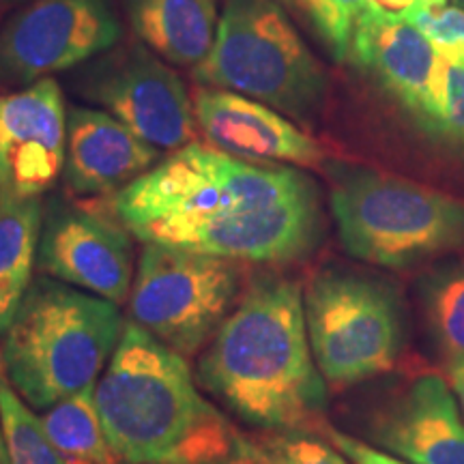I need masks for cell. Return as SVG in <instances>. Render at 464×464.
<instances>
[{
    "label": "cell",
    "mask_w": 464,
    "mask_h": 464,
    "mask_svg": "<svg viewBox=\"0 0 464 464\" xmlns=\"http://www.w3.org/2000/svg\"><path fill=\"white\" fill-rule=\"evenodd\" d=\"M196 127L208 147L256 164L321 168L324 149L277 110L239 92L196 86Z\"/></svg>",
    "instance_id": "5bb4252c"
},
{
    "label": "cell",
    "mask_w": 464,
    "mask_h": 464,
    "mask_svg": "<svg viewBox=\"0 0 464 464\" xmlns=\"http://www.w3.org/2000/svg\"><path fill=\"white\" fill-rule=\"evenodd\" d=\"M42 219V198L0 202V335L7 334L33 284Z\"/></svg>",
    "instance_id": "ac0fdd59"
},
{
    "label": "cell",
    "mask_w": 464,
    "mask_h": 464,
    "mask_svg": "<svg viewBox=\"0 0 464 464\" xmlns=\"http://www.w3.org/2000/svg\"><path fill=\"white\" fill-rule=\"evenodd\" d=\"M95 385L73 393L72 398L50 406L48 411H42L44 415H39L54 448L72 464H119L103 430Z\"/></svg>",
    "instance_id": "d6986e66"
},
{
    "label": "cell",
    "mask_w": 464,
    "mask_h": 464,
    "mask_svg": "<svg viewBox=\"0 0 464 464\" xmlns=\"http://www.w3.org/2000/svg\"><path fill=\"white\" fill-rule=\"evenodd\" d=\"M321 434L327 437L329 443H332L340 454H344L346 460L351 464H411L402 460V458H396L387 454V451L374 448V445L365 443V440L348 437V434L335 430L329 423L323 428Z\"/></svg>",
    "instance_id": "d4e9b609"
},
{
    "label": "cell",
    "mask_w": 464,
    "mask_h": 464,
    "mask_svg": "<svg viewBox=\"0 0 464 464\" xmlns=\"http://www.w3.org/2000/svg\"><path fill=\"white\" fill-rule=\"evenodd\" d=\"M5 5H20V3H26V0H3Z\"/></svg>",
    "instance_id": "f1b7e54d"
},
{
    "label": "cell",
    "mask_w": 464,
    "mask_h": 464,
    "mask_svg": "<svg viewBox=\"0 0 464 464\" xmlns=\"http://www.w3.org/2000/svg\"><path fill=\"white\" fill-rule=\"evenodd\" d=\"M194 80L299 121L321 110L329 82L276 0H226L216 44Z\"/></svg>",
    "instance_id": "8992f818"
},
{
    "label": "cell",
    "mask_w": 464,
    "mask_h": 464,
    "mask_svg": "<svg viewBox=\"0 0 464 464\" xmlns=\"http://www.w3.org/2000/svg\"><path fill=\"white\" fill-rule=\"evenodd\" d=\"M78 89L158 150L188 147L198 131L183 80L144 44H127L92 61Z\"/></svg>",
    "instance_id": "9c48e42d"
},
{
    "label": "cell",
    "mask_w": 464,
    "mask_h": 464,
    "mask_svg": "<svg viewBox=\"0 0 464 464\" xmlns=\"http://www.w3.org/2000/svg\"><path fill=\"white\" fill-rule=\"evenodd\" d=\"M37 269L52 280L123 305L136 276L131 232L114 213L110 218L56 198L44 207Z\"/></svg>",
    "instance_id": "8fae6325"
},
{
    "label": "cell",
    "mask_w": 464,
    "mask_h": 464,
    "mask_svg": "<svg viewBox=\"0 0 464 464\" xmlns=\"http://www.w3.org/2000/svg\"><path fill=\"white\" fill-rule=\"evenodd\" d=\"M0 423L11 464H72L52 443L42 417L34 413L0 372Z\"/></svg>",
    "instance_id": "44dd1931"
},
{
    "label": "cell",
    "mask_w": 464,
    "mask_h": 464,
    "mask_svg": "<svg viewBox=\"0 0 464 464\" xmlns=\"http://www.w3.org/2000/svg\"><path fill=\"white\" fill-rule=\"evenodd\" d=\"M196 379L202 392L256 430L321 434L329 385L312 355L299 282L265 274L246 284L198 355Z\"/></svg>",
    "instance_id": "7a4b0ae2"
},
{
    "label": "cell",
    "mask_w": 464,
    "mask_h": 464,
    "mask_svg": "<svg viewBox=\"0 0 464 464\" xmlns=\"http://www.w3.org/2000/svg\"><path fill=\"white\" fill-rule=\"evenodd\" d=\"M370 7L382 11V14L404 15V11L413 5V0H368Z\"/></svg>",
    "instance_id": "4316f807"
},
{
    "label": "cell",
    "mask_w": 464,
    "mask_h": 464,
    "mask_svg": "<svg viewBox=\"0 0 464 464\" xmlns=\"http://www.w3.org/2000/svg\"><path fill=\"white\" fill-rule=\"evenodd\" d=\"M0 464H11L9 450H7V439H5L3 423H0Z\"/></svg>",
    "instance_id": "83f0119b"
},
{
    "label": "cell",
    "mask_w": 464,
    "mask_h": 464,
    "mask_svg": "<svg viewBox=\"0 0 464 464\" xmlns=\"http://www.w3.org/2000/svg\"><path fill=\"white\" fill-rule=\"evenodd\" d=\"M243 288L237 260L144 243L131 284L130 321L189 362L230 316Z\"/></svg>",
    "instance_id": "ba28073f"
},
{
    "label": "cell",
    "mask_w": 464,
    "mask_h": 464,
    "mask_svg": "<svg viewBox=\"0 0 464 464\" xmlns=\"http://www.w3.org/2000/svg\"><path fill=\"white\" fill-rule=\"evenodd\" d=\"M230 464H249V462H246V460H241V458H239V460H235V462H230Z\"/></svg>",
    "instance_id": "f546056e"
},
{
    "label": "cell",
    "mask_w": 464,
    "mask_h": 464,
    "mask_svg": "<svg viewBox=\"0 0 464 464\" xmlns=\"http://www.w3.org/2000/svg\"><path fill=\"white\" fill-rule=\"evenodd\" d=\"M351 58L382 89L434 133L445 97V58L402 15L368 7L353 37Z\"/></svg>",
    "instance_id": "4fadbf2b"
},
{
    "label": "cell",
    "mask_w": 464,
    "mask_h": 464,
    "mask_svg": "<svg viewBox=\"0 0 464 464\" xmlns=\"http://www.w3.org/2000/svg\"><path fill=\"white\" fill-rule=\"evenodd\" d=\"M121 305L48 276L28 288L0 344V372L34 411L95 385L125 329Z\"/></svg>",
    "instance_id": "277c9868"
},
{
    "label": "cell",
    "mask_w": 464,
    "mask_h": 464,
    "mask_svg": "<svg viewBox=\"0 0 464 464\" xmlns=\"http://www.w3.org/2000/svg\"><path fill=\"white\" fill-rule=\"evenodd\" d=\"M310 24L335 61L351 58L353 37L368 0H282Z\"/></svg>",
    "instance_id": "603a6c76"
},
{
    "label": "cell",
    "mask_w": 464,
    "mask_h": 464,
    "mask_svg": "<svg viewBox=\"0 0 464 464\" xmlns=\"http://www.w3.org/2000/svg\"><path fill=\"white\" fill-rule=\"evenodd\" d=\"M239 458L249 464H351L321 434L301 430L241 432Z\"/></svg>",
    "instance_id": "7402d4cb"
},
{
    "label": "cell",
    "mask_w": 464,
    "mask_h": 464,
    "mask_svg": "<svg viewBox=\"0 0 464 464\" xmlns=\"http://www.w3.org/2000/svg\"><path fill=\"white\" fill-rule=\"evenodd\" d=\"M110 211L142 243L237 263H295L323 237L321 196L307 174L200 142L112 194Z\"/></svg>",
    "instance_id": "6da1fadb"
},
{
    "label": "cell",
    "mask_w": 464,
    "mask_h": 464,
    "mask_svg": "<svg viewBox=\"0 0 464 464\" xmlns=\"http://www.w3.org/2000/svg\"><path fill=\"white\" fill-rule=\"evenodd\" d=\"M332 216L342 247L362 263L409 269L464 247V202L357 166H332Z\"/></svg>",
    "instance_id": "5b68a950"
},
{
    "label": "cell",
    "mask_w": 464,
    "mask_h": 464,
    "mask_svg": "<svg viewBox=\"0 0 464 464\" xmlns=\"http://www.w3.org/2000/svg\"><path fill=\"white\" fill-rule=\"evenodd\" d=\"M67 116L54 78L0 95V202L42 198L65 170Z\"/></svg>",
    "instance_id": "7c38bea8"
},
{
    "label": "cell",
    "mask_w": 464,
    "mask_h": 464,
    "mask_svg": "<svg viewBox=\"0 0 464 464\" xmlns=\"http://www.w3.org/2000/svg\"><path fill=\"white\" fill-rule=\"evenodd\" d=\"M448 381L464 415V362L448 365Z\"/></svg>",
    "instance_id": "484cf974"
},
{
    "label": "cell",
    "mask_w": 464,
    "mask_h": 464,
    "mask_svg": "<svg viewBox=\"0 0 464 464\" xmlns=\"http://www.w3.org/2000/svg\"><path fill=\"white\" fill-rule=\"evenodd\" d=\"M110 0H33L0 28V84L24 86L121 42Z\"/></svg>",
    "instance_id": "30bf717a"
},
{
    "label": "cell",
    "mask_w": 464,
    "mask_h": 464,
    "mask_svg": "<svg viewBox=\"0 0 464 464\" xmlns=\"http://www.w3.org/2000/svg\"><path fill=\"white\" fill-rule=\"evenodd\" d=\"M158 158V149L112 114L91 108L69 110L65 181L73 194H116L149 172Z\"/></svg>",
    "instance_id": "2e32d148"
},
{
    "label": "cell",
    "mask_w": 464,
    "mask_h": 464,
    "mask_svg": "<svg viewBox=\"0 0 464 464\" xmlns=\"http://www.w3.org/2000/svg\"><path fill=\"white\" fill-rule=\"evenodd\" d=\"M428 335L445 365L464 362V260L439 265L420 282Z\"/></svg>",
    "instance_id": "ffe728a7"
},
{
    "label": "cell",
    "mask_w": 464,
    "mask_h": 464,
    "mask_svg": "<svg viewBox=\"0 0 464 464\" xmlns=\"http://www.w3.org/2000/svg\"><path fill=\"white\" fill-rule=\"evenodd\" d=\"M304 310L312 355L332 390L392 372L404 355V304L381 277L321 269L307 282Z\"/></svg>",
    "instance_id": "52a82bcc"
},
{
    "label": "cell",
    "mask_w": 464,
    "mask_h": 464,
    "mask_svg": "<svg viewBox=\"0 0 464 464\" xmlns=\"http://www.w3.org/2000/svg\"><path fill=\"white\" fill-rule=\"evenodd\" d=\"M125 5L138 39L174 65H200L216 44V0H125Z\"/></svg>",
    "instance_id": "e0dca14e"
},
{
    "label": "cell",
    "mask_w": 464,
    "mask_h": 464,
    "mask_svg": "<svg viewBox=\"0 0 464 464\" xmlns=\"http://www.w3.org/2000/svg\"><path fill=\"white\" fill-rule=\"evenodd\" d=\"M443 56V54H440ZM445 58L443 114L432 136L437 140L464 150V56Z\"/></svg>",
    "instance_id": "cb8c5ba5"
},
{
    "label": "cell",
    "mask_w": 464,
    "mask_h": 464,
    "mask_svg": "<svg viewBox=\"0 0 464 464\" xmlns=\"http://www.w3.org/2000/svg\"><path fill=\"white\" fill-rule=\"evenodd\" d=\"M73 464H86V462H73Z\"/></svg>",
    "instance_id": "4dcf8cb0"
},
{
    "label": "cell",
    "mask_w": 464,
    "mask_h": 464,
    "mask_svg": "<svg viewBox=\"0 0 464 464\" xmlns=\"http://www.w3.org/2000/svg\"><path fill=\"white\" fill-rule=\"evenodd\" d=\"M119 464H230L241 432L205 398L189 362L127 321L95 385Z\"/></svg>",
    "instance_id": "3957f363"
},
{
    "label": "cell",
    "mask_w": 464,
    "mask_h": 464,
    "mask_svg": "<svg viewBox=\"0 0 464 464\" xmlns=\"http://www.w3.org/2000/svg\"><path fill=\"white\" fill-rule=\"evenodd\" d=\"M370 440L411 464H464V415L448 381L415 376L374 413Z\"/></svg>",
    "instance_id": "9a60e30c"
}]
</instances>
